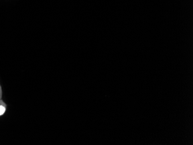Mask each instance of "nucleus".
<instances>
[{
    "label": "nucleus",
    "instance_id": "obj_1",
    "mask_svg": "<svg viewBox=\"0 0 193 145\" xmlns=\"http://www.w3.org/2000/svg\"><path fill=\"white\" fill-rule=\"evenodd\" d=\"M5 112V108L4 106H0V116L4 114Z\"/></svg>",
    "mask_w": 193,
    "mask_h": 145
}]
</instances>
